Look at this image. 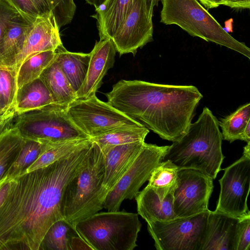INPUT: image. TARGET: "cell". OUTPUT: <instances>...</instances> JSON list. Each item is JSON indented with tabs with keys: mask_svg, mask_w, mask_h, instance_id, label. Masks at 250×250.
Wrapping results in <instances>:
<instances>
[{
	"mask_svg": "<svg viewBox=\"0 0 250 250\" xmlns=\"http://www.w3.org/2000/svg\"><path fill=\"white\" fill-rule=\"evenodd\" d=\"M88 142L49 165L10 179L0 206V250H40L46 232L64 219L66 186L81 168Z\"/></svg>",
	"mask_w": 250,
	"mask_h": 250,
	"instance_id": "1",
	"label": "cell"
},
{
	"mask_svg": "<svg viewBox=\"0 0 250 250\" xmlns=\"http://www.w3.org/2000/svg\"><path fill=\"white\" fill-rule=\"evenodd\" d=\"M105 95L113 107L172 142L188 131L203 98L193 85L125 80L114 84Z\"/></svg>",
	"mask_w": 250,
	"mask_h": 250,
	"instance_id": "2",
	"label": "cell"
},
{
	"mask_svg": "<svg viewBox=\"0 0 250 250\" xmlns=\"http://www.w3.org/2000/svg\"><path fill=\"white\" fill-rule=\"evenodd\" d=\"M219 126L216 117L205 107L186 133L169 146L162 160L170 161L179 169L198 170L215 179L225 158Z\"/></svg>",
	"mask_w": 250,
	"mask_h": 250,
	"instance_id": "3",
	"label": "cell"
},
{
	"mask_svg": "<svg viewBox=\"0 0 250 250\" xmlns=\"http://www.w3.org/2000/svg\"><path fill=\"white\" fill-rule=\"evenodd\" d=\"M104 176L103 152L92 142L80 169L67 184L63 194V218L74 228L103 208L108 192L103 185Z\"/></svg>",
	"mask_w": 250,
	"mask_h": 250,
	"instance_id": "4",
	"label": "cell"
},
{
	"mask_svg": "<svg viewBox=\"0 0 250 250\" xmlns=\"http://www.w3.org/2000/svg\"><path fill=\"white\" fill-rule=\"evenodd\" d=\"M161 22L235 51L249 59L250 49L229 34L198 0H162Z\"/></svg>",
	"mask_w": 250,
	"mask_h": 250,
	"instance_id": "5",
	"label": "cell"
},
{
	"mask_svg": "<svg viewBox=\"0 0 250 250\" xmlns=\"http://www.w3.org/2000/svg\"><path fill=\"white\" fill-rule=\"evenodd\" d=\"M141 227L138 213L118 210L98 212L74 228L93 250H133Z\"/></svg>",
	"mask_w": 250,
	"mask_h": 250,
	"instance_id": "6",
	"label": "cell"
},
{
	"mask_svg": "<svg viewBox=\"0 0 250 250\" xmlns=\"http://www.w3.org/2000/svg\"><path fill=\"white\" fill-rule=\"evenodd\" d=\"M67 107L52 103L17 115L13 125L24 138L39 142L59 143L89 138L73 123Z\"/></svg>",
	"mask_w": 250,
	"mask_h": 250,
	"instance_id": "7",
	"label": "cell"
},
{
	"mask_svg": "<svg viewBox=\"0 0 250 250\" xmlns=\"http://www.w3.org/2000/svg\"><path fill=\"white\" fill-rule=\"evenodd\" d=\"M209 210L173 220L147 223L157 250H202Z\"/></svg>",
	"mask_w": 250,
	"mask_h": 250,
	"instance_id": "8",
	"label": "cell"
},
{
	"mask_svg": "<svg viewBox=\"0 0 250 250\" xmlns=\"http://www.w3.org/2000/svg\"><path fill=\"white\" fill-rule=\"evenodd\" d=\"M67 112L75 125L90 138L119 128L142 125L96 95L74 100L68 105Z\"/></svg>",
	"mask_w": 250,
	"mask_h": 250,
	"instance_id": "9",
	"label": "cell"
},
{
	"mask_svg": "<svg viewBox=\"0 0 250 250\" xmlns=\"http://www.w3.org/2000/svg\"><path fill=\"white\" fill-rule=\"evenodd\" d=\"M168 146L145 143L125 172L108 192L103 208L107 211H118L124 200L135 198L153 170L162 162Z\"/></svg>",
	"mask_w": 250,
	"mask_h": 250,
	"instance_id": "10",
	"label": "cell"
},
{
	"mask_svg": "<svg viewBox=\"0 0 250 250\" xmlns=\"http://www.w3.org/2000/svg\"><path fill=\"white\" fill-rule=\"evenodd\" d=\"M219 180L220 192L215 211L241 218L250 212L247 199L250 188V156H242L224 169Z\"/></svg>",
	"mask_w": 250,
	"mask_h": 250,
	"instance_id": "11",
	"label": "cell"
},
{
	"mask_svg": "<svg viewBox=\"0 0 250 250\" xmlns=\"http://www.w3.org/2000/svg\"><path fill=\"white\" fill-rule=\"evenodd\" d=\"M213 179L193 169H180L173 193V210L178 217L190 216L208 210Z\"/></svg>",
	"mask_w": 250,
	"mask_h": 250,
	"instance_id": "12",
	"label": "cell"
},
{
	"mask_svg": "<svg viewBox=\"0 0 250 250\" xmlns=\"http://www.w3.org/2000/svg\"><path fill=\"white\" fill-rule=\"evenodd\" d=\"M151 19L146 14L144 0H135L130 13L111 39L120 56L135 55L138 49L153 41Z\"/></svg>",
	"mask_w": 250,
	"mask_h": 250,
	"instance_id": "13",
	"label": "cell"
},
{
	"mask_svg": "<svg viewBox=\"0 0 250 250\" xmlns=\"http://www.w3.org/2000/svg\"><path fill=\"white\" fill-rule=\"evenodd\" d=\"M53 12L38 16L33 22L12 67L17 72L21 63L33 55L45 51H55L62 42Z\"/></svg>",
	"mask_w": 250,
	"mask_h": 250,
	"instance_id": "14",
	"label": "cell"
},
{
	"mask_svg": "<svg viewBox=\"0 0 250 250\" xmlns=\"http://www.w3.org/2000/svg\"><path fill=\"white\" fill-rule=\"evenodd\" d=\"M116 49L110 38H102L97 42L90 52V59L86 77L76 92V99H84L96 95L103 83V79L113 67Z\"/></svg>",
	"mask_w": 250,
	"mask_h": 250,
	"instance_id": "15",
	"label": "cell"
},
{
	"mask_svg": "<svg viewBox=\"0 0 250 250\" xmlns=\"http://www.w3.org/2000/svg\"><path fill=\"white\" fill-rule=\"evenodd\" d=\"M145 143V141H140L100 148L104 163L103 185L108 191L125 172Z\"/></svg>",
	"mask_w": 250,
	"mask_h": 250,
	"instance_id": "16",
	"label": "cell"
},
{
	"mask_svg": "<svg viewBox=\"0 0 250 250\" xmlns=\"http://www.w3.org/2000/svg\"><path fill=\"white\" fill-rule=\"evenodd\" d=\"M239 220V218L209 210L202 250H235Z\"/></svg>",
	"mask_w": 250,
	"mask_h": 250,
	"instance_id": "17",
	"label": "cell"
},
{
	"mask_svg": "<svg viewBox=\"0 0 250 250\" xmlns=\"http://www.w3.org/2000/svg\"><path fill=\"white\" fill-rule=\"evenodd\" d=\"M173 193L161 199L146 186L135 197L138 214L146 222L167 221L178 218L173 210Z\"/></svg>",
	"mask_w": 250,
	"mask_h": 250,
	"instance_id": "18",
	"label": "cell"
},
{
	"mask_svg": "<svg viewBox=\"0 0 250 250\" xmlns=\"http://www.w3.org/2000/svg\"><path fill=\"white\" fill-rule=\"evenodd\" d=\"M135 0H105L95 9L92 17L97 20L100 38L111 39L126 19Z\"/></svg>",
	"mask_w": 250,
	"mask_h": 250,
	"instance_id": "19",
	"label": "cell"
},
{
	"mask_svg": "<svg viewBox=\"0 0 250 250\" xmlns=\"http://www.w3.org/2000/svg\"><path fill=\"white\" fill-rule=\"evenodd\" d=\"M32 23L19 14L10 21L0 42V66L12 67Z\"/></svg>",
	"mask_w": 250,
	"mask_h": 250,
	"instance_id": "20",
	"label": "cell"
},
{
	"mask_svg": "<svg viewBox=\"0 0 250 250\" xmlns=\"http://www.w3.org/2000/svg\"><path fill=\"white\" fill-rule=\"evenodd\" d=\"M55 61L75 93L86 77L90 54L67 51L62 44L56 50Z\"/></svg>",
	"mask_w": 250,
	"mask_h": 250,
	"instance_id": "21",
	"label": "cell"
},
{
	"mask_svg": "<svg viewBox=\"0 0 250 250\" xmlns=\"http://www.w3.org/2000/svg\"><path fill=\"white\" fill-rule=\"evenodd\" d=\"M40 78L50 92L53 103L68 105L76 100L75 92L55 59L43 70Z\"/></svg>",
	"mask_w": 250,
	"mask_h": 250,
	"instance_id": "22",
	"label": "cell"
},
{
	"mask_svg": "<svg viewBox=\"0 0 250 250\" xmlns=\"http://www.w3.org/2000/svg\"><path fill=\"white\" fill-rule=\"evenodd\" d=\"M53 103L51 95L39 78L18 89L14 104L17 115Z\"/></svg>",
	"mask_w": 250,
	"mask_h": 250,
	"instance_id": "23",
	"label": "cell"
},
{
	"mask_svg": "<svg viewBox=\"0 0 250 250\" xmlns=\"http://www.w3.org/2000/svg\"><path fill=\"white\" fill-rule=\"evenodd\" d=\"M90 140V138H87L59 143L40 142L42 144V148L38 158L23 174L47 166L83 146Z\"/></svg>",
	"mask_w": 250,
	"mask_h": 250,
	"instance_id": "24",
	"label": "cell"
},
{
	"mask_svg": "<svg viewBox=\"0 0 250 250\" xmlns=\"http://www.w3.org/2000/svg\"><path fill=\"white\" fill-rule=\"evenodd\" d=\"M25 141L13 125L0 134V181L18 158Z\"/></svg>",
	"mask_w": 250,
	"mask_h": 250,
	"instance_id": "25",
	"label": "cell"
},
{
	"mask_svg": "<svg viewBox=\"0 0 250 250\" xmlns=\"http://www.w3.org/2000/svg\"><path fill=\"white\" fill-rule=\"evenodd\" d=\"M178 170V167L170 161H163L151 173L147 186L163 200L174 192L177 187Z\"/></svg>",
	"mask_w": 250,
	"mask_h": 250,
	"instance_id": "26",
	"label": "cell"
},
{
	"mask_svg": "<svg viewBox=\"0 0 250 250\" xmlns=\"http://www.w3.org/2000/svg\"><path fill=\"white\" fill-rule=\"evenodd\" d=\"M56 54V50L45 51L36 54L23 62L17 73L18 90L39 78L43 70L55 60Z\"/></svg>",
	"mask_w": 250,
	"mask_h": 250,
	"instance_id": "27",
	"label": "cell"
},
{
	"mask_svg": "<svg viewBox=\"0 0 250 250\" xmlns=\"http://www.w3.org/2000/svg\"><path fill=\"white\" fill-rule=\"evenodd\" d=\"M218 122L223 140L230 143L237 140H242L243 132L250 122V103L241 105Z\"/></svg>",
	"mask_w": 250,
	"mask_h": 250,
	"instance_id": "28",
	"label": "cell"
},
{
	"mask_svg": "<svg viewBox=\"0 0 250 250\" xmlns=\"http://www.w3.org/2000/svg\"><path fill=\"white\" fill-rule=\"evenodd\" d=\"M145 127L134 126L114 130L100 136L90 138L101 148L104 147L145 141L149 133Z\"/></svg>",
	"mask_w": 250,
	"mask_h": 250,
	"instance_id": "29",
	"label": "cell"
},
{
	"mask_svg": "<svg viewBox=\"0 0 250 250\" xmlns=\"http://www.w3.org/2000/svg\"><path fill=\"white\" fill-rule=\"evenodd\" d=\"M76 232L75 228L64 219L60 220L46 232L40 250H69L70 238Z\"/></svg>",
	"mask_w": 250,
	"mask_h": 250,
	"instance_id": "30",
	"label": "cell"
},
{
	"mask_svg": "<svg viewBox=\"0 0 250 250\" xmlns=\"http://www.w3.org/2000/svg\"><path fill=\"white\" fill-rule=\"evenodd\" d=\"M16 70L0 66V110L14 106L18 91Z\"/></svg>",
	"mask_w": 250,
	"mask_h": 250,
	"instance_id": "31",
	"label": "cell"
},
{
	"mask_svg": "<svg viewBox=\"0 0 250 250\" xmlns=\"http://www.w3.org/2000/svg\"><path fill=\"white\" fill-rule=\"evenodd\" d=\"M41 148V143L26 139L18 158L8 170L5 178L11 179L22 174L38 158Z\"/></svg>",
	"mask_w": 250,
	"mask_h": 250,
	"instance_id": "32",
	"label": "cell"
},
{
	"mask_svg": "<svg viewBox=\"0 0 250 250\" xmlns=\"http://www.w3.org/2000/svg\"><path fill=\"white\" fill-rule=\"evenodd\" d=\"M235 250H250V213L239 218L236 232Z\"/></svg>",
	"mask_w": 250,
	"mask_h": 250,
	"instance_id": "33",
	"label": "cell"
},
{
	"mask_svg": "<svg viewBox=\"0 0 250 250\" xmlns=\"http://www.w3.org/2000/svg\"><path fill=\"white\" fill-rule=\"evenodd\" d=\"M28 21L33 22L41 15L32 0H3Z\"/></svg>",
	"mask_w": 250,
	"mask_h": 250,
	"instance_id": "34",
	"label": "cell"
},
{
	"mask_svg": "<svg viewBox=\"0 0 250 250\" xmlns=\"http://www.w3.org/2000/svg\"><path fill=\"white\" fill-rule=\"evenodd\" d=\"M18 12L3 0H0V42L10 21Z\"/></svg>",
	"mask_w": 250,
	"mask_h": 250,
	"instance_id": "35",
	"label": "cell"
},
{
	"mask_svg": "<svg viewBox=\"0 0 250 250\" xmlns=\"http://www.w3.org/2000/svg\"><path fill=\"white\" fill-rule=\"evenodd\" d=\"M16 116L14 106L0 111V134L13 126Z\"/></svg>",
	"mask_w": 250,
	"mask_h": 250,
	"instance_id": "36",
	"label": "cell"
},
{
	"mask_svg": "<svg viewBox=\"0 0 250 250\" xmlns=\"http://www.w3.org/2000/svg\"><path fill=\"white\" fill-rule=\"evenodd\" d=\"M93 250V248L77 232L70 238L69 250Z\"/></svg>",
	"mask_w": 250,
	"mask_h": 250,
	"instance_id": "37",
	"label": "cell"
},
{
	"mask_svg": "<svg viewBox=\"0 0 250 250\" xmlns=\"http://www.w3.org/2000/svg\"><path fill=\"white\" fill-rule=\"evenodd\" d=\"M32 1L37 7L41 15L53 12V7L49 0H32Z\"/></svg>",
	"mask_w": 250,
	"mask_h": 250,
	"instance_id": "38",
	"label": "cell"
},
{
	"mask_svg": "<svg viewBox=\"0 0 250 250\" xmlns=\"http://www.w3.org/2000/svg\"><path fill=\"white\" fill-rule=\"evenodd\" d=\"M223 5L235 9H249L250 0H223Z\"/></svg>",
	"mask_w": 250,
	"mask_h": 250,
	"instance_id": "39",
	"label": "cell"
},
{
	"mask_svg": "<svg viewBox=\"0 0 250 250\" xmlns=\"http://www.w3.org/2000/svg\"><path fill=\"white\" fill-rule=\"evenodd\" d=\"M10 186V179L5 177L0 181V206L7 196Z\"/></svg>",
	"mask_w": 250,
	"mask_h": 250,
	"instance_id": "40",
	"label": "cell"
},
{
	"mask_svg": "<svg viewBox=\"0 0 250 250\" xmlns=\"http://www.w3.org/2000/svg\"><path fill=\"white\" fill-rule=\"evenodd\" d=\"M162 0H144L146 14L149 18L152 19L154 7L158 5Z\"/></svg>",
	"mask_w": 250,
	"mask_h": 250,
	"instance_id": "41",
	"label": "cell"
},
{
	"mask_svg": "<svg viewBox=\"0 0 250 250\" xmlns=\"http://www.w3.org/2000/svg\"><path fill=\"white\" fill-rule=\"evenodd\" d=\"M208 9L216 8L223 5V0H198Z\"/></svg>",
	"mask_w": 250,
	"mask_h": 250,
	"instance_id": "42",
	"label": "cell"
},
{
	"mask_svg": "<svg viewBox=\"0 0 250 250\" xmlns=\"http://www.w3.org/2000/svg\"><path fill=\"white\" fill-rule=\"evenodd\" d=\"M88 4L93 5L95 9L98 8L105 0H85Z\"/></svg>",
	"mask_w": 250,
	"mask_h": 250,
	"instance_id": "43",
	"label": "cell"
},
{
	"mask_svg": "<svg viewBox=\"0 0 250 250\" xmlns=\"http://www.w3.org/2000/svg\"><path fill=\"white\" fill-rule=\"evenodd\" d=\"M0 111H1V110H0Z\"/></svg>",
	"mask_w": 250,
	"mask_h": 250,
	"instance_id": "44",
	"label": "cell"
}]
</instances>
